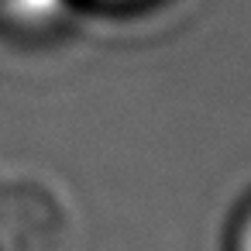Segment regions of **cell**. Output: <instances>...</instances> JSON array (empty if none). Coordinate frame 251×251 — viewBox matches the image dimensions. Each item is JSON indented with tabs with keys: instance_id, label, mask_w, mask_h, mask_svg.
Segmentation results:
<instances>
[{
	"instance_id": "1",
	"label": "cell",
	"mask_w": 251,
	"mask_h": 251,
	"mask_svg": "<svg viewBox=\"0 0 251 251\" xmlns=\"http://www.w3.org/2000/svg\"><path fill=\"white\" fill-rule=\"evenodd\" d=\"M241 251H251V220H248V227L241 234Z\"/></svg>"
}]
</instances>
